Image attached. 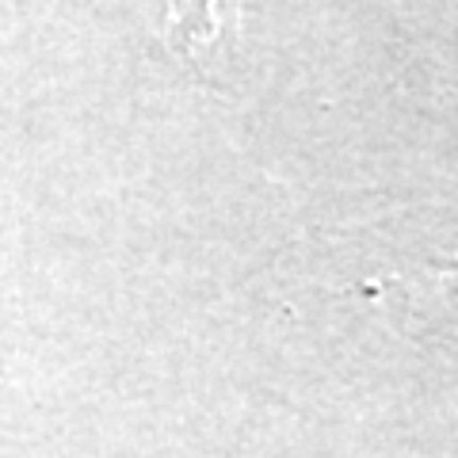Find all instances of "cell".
Listing matches in <instances>:
<instances>
[{"instance_id": "obj_1", "label": "cell", "mask_w": 458, "mask_h": 458, "mask_svg": "<svg viewBox=\"0 0 458 458\" xmlns=\"http://www.w3.org/2000/svg\"><path fill=\"white\" fill-rule=\"evenodd\" d=\"M153 35L183 62H210L237 27L233 0H141Z\"/></svg>"}]
</instances>
